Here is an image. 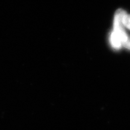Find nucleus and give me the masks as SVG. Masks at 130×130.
<instances>
[{
  "mask_svg": "<svg viewBox=\"0 0 130 130\" xmlns=\"http://www.w3.org/2000/svg\"><path fill=\"white\" fill-rule=\"evenodd\" d=\"M127 14L123 9H119L115 13L113 21V31L117 36L119 37L122 45L128 40V37L124 29L123 24V19Z\"/></svg>",
  "mask_w": 130,
  "mask_h": 130,
  "instance_id": "nucleus-1",
  "label": "nucleus"
},
{
  "mask_svg": "<svg viewBox=\"0 0 130 130\" xmlns=\"http://www.w3.org/2000/svg\"><path fill=\"white\" fill-rule=\"evenodd\" d=\"M110 42L112 48L115 50H119L122 46V44L121 40L113 31H112L111 35H110Z\"/></svg>",
  "mask_w": 130,
  "mask_h": 130,
  "instance_id": "nucleus-2",
  "label": "nucleus"
},
{
  "mask_svg": "<svg viewBox=\"0 0 130 130\" xmlns=\"http://www.w3.org/2000/svg\"><path fill=\"white\" fill-rule=\"evenodd\" d=\"M123 24L125 27L130 30V14H126L123 19Z\"/></svg>",
  "mask_w": 130,
  "mask_h": 130,
  "instance_id": "nucleus-3",
  "label": "nucleus"
},
{
  "mask_svg": "<svg viewBox=\"0 0 130 130\" xmlns=\"http://www.w3.org/2000/svg\"><path fill=\"white\" fill-rule=\"evenodd\" d=\"M122 46H124L125 48L128 49V50H130V39L129 38L128 39V40H126V42L125 43H123Z\"/></svg>",
  "mask_w": 130,
  "mask_h": 130,
  "instance_id": "nucleus-4",
  "label": "nucleus"
}]
</instances>
